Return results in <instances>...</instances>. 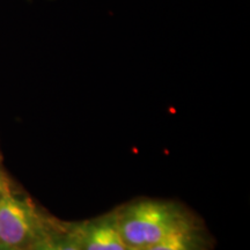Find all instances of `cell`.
<instances>
[{"label":"cell","instance_id":"obj_1","mask_svg":"<svg viewBox=\"0 0 250 250\" xmlns=\"http://www.w3.org/2000/svg\"><path fill=\"white\" fill-rule=\"evenodd\" d=\"M117 226L130 250H145L191 221L181 206L162 201H140L116 212Z\"/></svg>","mask_w":250,"mask_h":250},{"label":"cell","instance_id":"obj_2","mask_svg":"<svg viewBox=\"0 0 250 250\" xmlns=\"http://www.w3.org/2000/svg\"><path fill=\"white\" fill-rule=\"evenodd\" d=\"M50 230L33 204L11 190L0 201V243L15 250H29Z\"/></svg>","mask_w":250,"mask_h":250},{"label":"cell","instance_id":"obj_3","mask_svg":"<svg viewBox=\"0 0 250 250\" xmlns=\"http://www.w3.org/2000/svg\"><path fill=\"white\" fill-rule=\"evenodd\" d=\"M80 250H130L117 226L116 213L70 227Z\"/></svg>","mask_w":250,"mask_h":250},{"label":"cell","instance_id":"obj_4","mask_svg":"<svg viewBox=\"0 0 250 250\" xmlns=\"http://www.w3.org/2000/svg\"><path fill=\"white\" fill-rule=\"evenodd\" d=\"M145 250H206V241L190 221Z\"/></svg>","mask_w":250,"mask_h":250},{"label":"cell","instance_id":"obj_5","mask_svg":"<svg viewBox=\"0 0 250 250\" xmlns=\"http://www.w3.org/2000/svg\"><path fill=\"white\" fill-rule=\"evenodd\" d=\"M29 250H80V248L68 228L67 232H50Z\"/></svg>","mask_w":250,"mask_h":250},{"label":"cell","instance_id":"obj_6","mask_svg":"<svg viewBox=\"0 0 250 250\" xmlns=\"http://www.w3.org/2000/svg\"><path fill=\"white\" fill-rule=\"evenodd\" d=\"M7 191H9V188L7 186V182H6L5 177L2 176V174L0 173V201H1V198L4 197V195Z\"/></svg>","mask_w":250,"mask_h":250},{"label":"cell","instance_id":"obj_7","mask_svg":"<svg viewBox=\"0 0 250 250\" xmlns=\"http://www.w3.org/2000/svg\"><path fill=\"white\" fill-rule=\"evenodd\" d=\"M0 250H15V249L11 248V247H8L6 245H2V243H0Z\"/></svg>","mask_w":250,"mask_h":250}]
</instances>
